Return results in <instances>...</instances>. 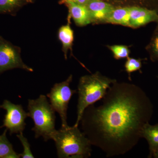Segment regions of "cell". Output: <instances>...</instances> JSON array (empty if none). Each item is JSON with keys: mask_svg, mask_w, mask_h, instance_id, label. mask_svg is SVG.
<instances>
[{"mask_svg": "<svg viewBox=\"0 0 158 158\" xmlns=\"http://www.w3.org/2000/svg\"><path fill=\"white\" fill-rule=\"evenodd\" d=\"M153 112L151 101L143 89L116 82L107 90L101 104L90 105L84 111L80 121L82 132L107 157L123 155L142 138V129Z\"/></svg>", "mask_w": 158, "mask_h": 158, "instance_id": "6da1fadb", "label": "cell"}, {"mask_svg": "<svg viewBox=\"0 0 158 158\" xmlns=\"http://www.w3.org/2000/svg\"><path fill=\"white\" fill-rule=\"evenodd\" d=\"M59 158H84L91 155V144L77 127H61L52 137Z\"/></svg>", "mask_w": 158, "mask_h": 158, "instance_id": "7a4b0ae2", "label": "cell"}, {"mask_svg": "<svg viewBox=\"0 0 158 158\" xmlns=\"http://www.w3.org/2000/svg\"><path fill=\"white\" fill-rule=\"evenodd\" d=\"M116 82V80L103 76L99 72L80 78L77 87V120L74 126L78 127L85 109L102 99L110 86Z\"/></svg>", "mask_w": 158, "mask_h": 158, "instance_id": "3957f363", "label": "cell"}, {"mask_svg": "<svg viewBox=\"0 0 158 158\" xmlns=\"http://www.w3.org/2000/svg\"><path fill=\"white\" fill-rule=\"evenodd\" d=\"M28 117L34 122L32 131L35 138L42 137L44 141L52 139L55 131L56 116L55 110L48 102L45 95H40L36 99H29L27 106Z\"/></svg>", "mask_w": 158, "mask_h": 158, "instance_id": "277c9868", "label": "cell"}, {"mask_svg": "<svg viewBox=\"0 0 158 158\" xmlns=\"http://www.w3.org/2000/svg\"><path fill=\"white\" fill-rule=\"evenodd\" d=\"M73 76L70 75L64 81L55 84L50 93L47 94L51 106L60 116L62 128L69 126L67 123L69 103L72 97L77 92L76 90H72L70 88Z\"/></svg>", "mask_w": 158, "mask_h": 158, "instance_id": "5b68a950", "label": "cell"}, {"mask_svg": "<svg viewBox=\"0 0 158 158\" xmlns=\"http://www.w3.org/2000/svg\"><path fill=\"white\" fill-rule=\"evenodd\" d=\"M20 48L0 36V74L14 69L33 72V68L23 62Z\"/></svg>", "mask_w": 158, "mask_h": 158, "instance_id": "8992f818", "label": "cell"}, {"mask_svg": "<svg viewBox=\"0 0 158 158\" xmlns=\"http://www.w3.org/2000/svg\"><path fill=\"white\" fill-rule=\"evenodd\" d=\"M0 108L6 112L2 127H6L9 130L11 135L23 132L25 128V119L28 117V114L23 110L22 106L15 104L5 100L0 105Z\"/></svg>", "mask_w": 158, "mask_h": 158, "instance_id": "52a82bcc", "label": "cell"}, {"mask_svg": "<svg viewBox=\"0 0 158 158\" xmlns=\"http://www.w3.org/2000/svg\"><path fill=\"white\" fill-rule=\"evenodd\" d=\"M130 24L131 27H138L158 19L156 12L138 7H130Z\"/></svg>", "mask_w": 158, "mask_h": 158, "instance_id": "ba28073f", "label": "cell"}, {"mask_svg": "<svg viewBox=\"0 0 158 158\" xmlns=\"http://www.w3.org/2000/svg\"><path fill=\"white\" fill-rule=\"evenodd\" d=\"M62 3H64L68 7V16L73 19L77 26L83 27L92 22L90 13L86 6L68 1H64Z\"/></svg>", "mask_w": 158, "mask_h": 158, "instance_id": "9c48e42d", "label": "cell"}, {"mask_svg": "<svg viewBox=\"0 0 158 158\" xmlns=\"http://www.w3.org/2000/svg\"><path fill=\"white\" fill-rule=\"evenodd\" d=\"M93 21H105L114 8L101 0H90L86 5Z\"/></svg>", "mask_w": 158, "mask_h": 158, "instance_id": "30bf717a", "label": "cell"}, {"mask_svg": "<svg viewBox=\"0 0 158 158\" xmlns=\"http://www.w3.org/2000/svg\"><path fill=\"white\" fill-rule=\"evenodd\" d=\"M70 18L68 16L67 24L60 27L58 32V38L62 43V51L65 59H67L69 51H72L74 41V32L70 26Z\"/></svg>", "mask_w": 158, "mask_h": 158, "instance_id": "8fae6325", "label": "cell"}, {"mask_svg": "<svg viewBox=\"0 0 158 158\" xmlns=\"http://www.w3.org/2000/svg\"><path fill=\"white\" fill-rule=\"evenodd\" d=\"M141 138L147 140L149 144V155L152 158L153 152L158 147V124L152 125L149 123H146L142 129Z\"/></svg>", "mask_w": 158, "mask_h": 158, "instance_id": "7c38bea8", "label": "cell"}, {"mask_svg": "<svg viewBox=\"0 0 158 158\" xmlns=\"http://www.w3.org/2000/svg\"><path fill=\"white\" fill-rule=\"evenodd\" d=\"M105 21L111 23L131 27L129 8L114 9Z\"/></svg>", "mask_w": 158, "mask_h": 158, "instance_id": "4fadbf2b", "label": "cell"}, {"mask_svg": "<svg viewBox=\"0 0 158 158\" xmlns=\"http://www.w3.org/2000/svg\"><path fill=\"white\" fill-rule=\"evenodd\" d=\"M34 0H0V14L16 15V12L25 5L31 4Z\"/></svg>", "mask_w": 158, "mask_h": 158, "instance_id": "5bb4252c", "label": "cell"}, {"mask_svg": "<svg viewBox=\"0 0 158 158\" xmlns=\"http://www.w3.org/2000/svg\"><path fill=\"white\" fill-rule=\"evenodd\" d=\"M8 129H6L0 135V158H19L20 154H18L14 150L12 144L7 138Z\"/></svg>", "mask_w": 158, "mask_h": 158, "instance_id": "9a60e30c", "label": "cell"}, {"mask_svg": "<svg viewBox=\"0 0 158 158\" xmlns=\"http://www.w3.org/2000/svg\"><path fill=\"white\" fill-rule=\"evenodd\" d=\"M115 59H120L129 57L130 51L127 46L124 45H115L109 46Z\"/></svg>", "mask_w": 158, "mask_h": 158, "instance_id": "2e32d148", "label": "cell"}, {"mask_svg": "<svg viewBox=\"0 0 158 158\" xmlns=\"http://www.w3.org/2000/svg\"><path fill=\"white\" fill-rule=\"evenodd\" d=\"M141 65L142 64L140 59L128 57L124 66L126 71L128 73L129 78L132 73L141 69Z\"/></svg>", "mask_w": 158, "mask_h": 158, "instance_id": "e0dca14e", "label": "cell"}, {"mask_svg": "<svg viewBox=\"0 0 158 158\" xmlns=\"http://www.w3.org/2000/svg\"><path fill=\"white\" fill-rule=\"evenodd\" d=\"M16 136L21 142L23 148V151L22 153L20 154L21 157L22 158H34L31 152L30 143H29L27 139L23 135V132L19 133Z\"/></svg>", "mask_w": 158, "mask_h": 158, "instance_id": "ac0fdd59", "label": "cell"}, {"mask_svg": "<svg viewBox=\"0 0 158 158\" xmlns=\"http://www.w3.org/2000/svg\"><path fill=\"white\" fill-rule=\"evenodd\" d=\"M68 1L73 2L76 3V4H79V5H84L86 6L87 3L90 1V0H62L61 2H64V1Z\"/></svg>", "mask_w": 158, "mask_h": 158, "instance_id": "d6986e66", "label": "cell"}, {"mask_svg": "<svg viewBox=\"0 0 158 158\" xmlns=\"http://www.w3.org/2000/svg\"><path fill=\"white\" fill-rule=\"evenodd\" d=\"M154 45V48L156 53V54H157L158 56V37H157L155 40Z\"/></svg>", "mask_w": 158, "mask_h": 158, "instance_id": "ffe728a7", "label": "cell"}, {"mask_svg": "<svg viewBox=\"0 0 158 158\" xmlns=\"http://www.w3.org/2000/svg\"><path fill=\"white\" fill-rule=\"evenodd\" d=\"M153 157L154 158H158V147L156 148L155 150L153 152L152 157Z\"/></svg>", "mask_w": 158, "mask_h": 158, "instance_id": "44dd1931", "label": "cell"}]
</instances>
